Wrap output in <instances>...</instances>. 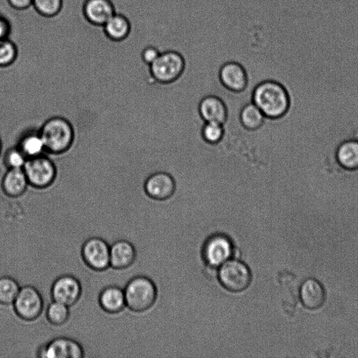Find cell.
<instances>
[{
    "mask_svg": "<svg viewBox=\"0 0 358 358\" xmlns=\"http://www.w3.org/2000/svg\"><path fill=\"white\" fill-rule=\"evenodd\" d=\"M3 151V143L1 139H0V156H1Z\"/></svg>",
    "mask_w": 358,
    "mask_h": 358,
    "instance_id": "cell-33",
    "label": "cell"
},
{
    "mask_svg": "<svg viewBox=\"0 0 358 358\" xmlns=\"http://www.w3.org/2000/svg\"><path fill=\"white\" fill-rule=\"evenodd\" d=\"M4 164L8 169H23L27 158L17 148H12L6 151L4 155Z\"/></svg>",
    "mask_w": 358,
    "mask_h": 358,
    "instance_id": "cell-29",
    "label": "cell"
},
{
    "mask_svg": "<svg viewBox=\"0 0 358 358\" xmlns=\"http://www.w3.org/2000/svg\"><path fill=\"white\" fill-rule=\"evenodd\" d=\"M47 319L51 325L61 326L65 325L70 319V306L59 302L52 300L48 306Z\"/></svg>",
    "mask_w": 358,
    "mask_h": 358,
    "instance_id": "cell-25",
    "label": "cell"
},
{
    "mask_svg": "<svg viewBox=\"0 0 358 358\" xmlns=\"http://www.w3.org/2000/svg\"><path fill=\"white\" fill-rule=\"evenodd\" d=\"M82 295L80 281L72 275H63L58 277L51 288L52 300L70 307L75 305Z\"/></svg>",
    "mask_w": 358,
    "mask_h": 358,
    "instance_id": "cell-13",
    "label": "cell"
},
{
    "mask_svg": "<svg viewBox=\"0 0 358 358\" xmlns=\"http://www.w3.org/2000/svg\"><path fill=\"white\" fill-rule=\"evenodd\" d=\"M18 56L16 43L10 38L0 39V67L12 65Z\"/></svg>",
    "mask_w": 358,
    "mask_h": 358,
    "instance_id": "cell-28",
    "label": "cell"
},
{
    "mask_svg": "<svg viewBox=\"0 0 358 358\" xmlns=\"http://www.w3.org/2000/svg\"><path fill=\"white\" fill-rule=\"evenodd\" d=\"M106 36L116 42L126 39L131 32V23L124 15L116 13L103 26Z\"/></svg>",
    "mask_w": 358,
    "mask_h": 358,
    "instance_id": "cell-20",
    "label": "cell"
},
{
    "mask_svg": "<svg viewBox=\"0 0 358 358\" xmlns=\"http://www.w3.org/2000/svg\"><path fill=\"white\" fill-rule=\"evenodd\" d=\"M186 66V61L180 53L167 51L160 53L158 59L149 66V70L155 81L169 84L182 76Z\"/></svg>",
    "mask_w": 358,
    "mask_h": 358,
    "instance_id": "cell-4",
    "label": "cell"
},
{
    "mask_svg": "<svg viewBox=\"0 0 358 358\" xmlns=\"http://www.w3.org/2000/svg\"><path fill=\"white\" fill-rule=\"evenodd\" d=\"M218 277L222 287L233 293L244 291L252 279L249 266L237 258H231L220 266Z\"/></svg>",
    "mask_w": 358,
    "mask_h": 358,
    "instance_id": "cell-5",
    "label": "cell"
},
{
    "mask_svg": "<svg viewBox=\"0 0 358 358\" xmlns=\"http://www.w3.org/2000/svg\"><path fill=\"white\" fill-rule=\"evenodd\" d=\"M198 114L204 122L225 123L229 118V107L221 98L216 95L203 97L198 105Z\"/></svg>",
    "mask_w": 358,
    "mask_h": 358,
    "instance_id": "cell-14",
    "label": "cell"
},
{
    "mask_svg": "<svg viewBox=\"0 0 358 358\" xmlns=\"http://www.w3.org/2000/svg\"><path fill=\"white\" fill-rule=\"evenodd\" d=\"M17 148L27 159L43 155L46 151L39 131L25 134L19 140Z\"/></svg>",
    "mask_w": 358,
    "mask_h": 358,
    "instance_id": "cell-22",
    "label": "cell"
},
{
    "mask_svg": "<svg viewBox=\"0 0 358 358\" xmlns=\"http://www.w3.org/2000/svg\"><path fill=\"white\" fill-rule=\"evenodd\" d=\"M9 5L14 10H26L32 6L33 0H8Z\"/></svg>",
    "mask_w": 358,
    "mask_h": 358,
    "instance_id": "cell-32",
    "label": "cell"
},
{
    "mask_svg": "<svg viewBox=\"0 0 358 358\" xmlns=\"http://www.w3.org/2000/svg\"><path fill=\"white\" fill-rule=\"evenodd\" d=\"M160 53L157 48L151 46L148 47L143 50L142 59L146 65L150 66L158 59Z\"/></svg>",
    "mask_w": 358,
    "mask_h": 358,
    "instance_id": "cell-30",
    "label": "cell"
},
{
    "mask_svg": "<svg viewBox=\"0 0 358 358\" xmlns=\"http://www.w3.org/2000/svg\"><path fill=\"white\" fill-rule=\"evenodd\" d=\"M32 7L39 15L53 18L62 11L63 0H33Z\"/></svg>",
    "mask_w": 358,
    "mask_h": 358,
    "instance_id": "cell-27",
    "label": "cell"
},
{
    "mask_svg": "<svg viewBox=\"0 0 358 358\" xmlns=\"http://www.w3.org/2000/svg\"><path fill=\"white\" fill-rule=\"evenodd\" d=\"M45 149L52 154H61L72 147L74 132L72 124L62 117H54L45 122L39 130Z\"/></svg>",
    "mask_w": 358,
    "mask_h": 358,
    "instance_id": "cell-2",
    "label": "cell"
},
{
    "mask_svg": "<svg viewBox=\"0 0 358 358\" xmlns=\"http://www.w3.org/2000/svg\"><path fill=\"white\" fill-rule=\"evenodd\" d=\"M336 158L344 169H358V140H348L341 144L337 150Z\"/></svg>",
    "mask_w": 358,
    "mask_h": 358,
    "instance_id": "cell-21",
    "label": "cell"
},
{
    "mask_svg": "<svg viewBox=\"0 0 358 358\" xmlns=\"http://www.w3.org/2000/svg\"><path fill=\"white\" fill-rule=\"evenodd\" d=\"M12 25L9 19L0 13V39L10 38Z\"/></svg>",
    "mask_w": 358,
    "mask_h": 358,
    "instance_id": "cell-31",
    "label": "cell"
},
{
    "mask_svg": "<svg viewBox=\"0 0 358 358\" xmlns=\"http://www.w3.org/2000/svg\"><path fill=\"white\" fill-rule=\"evenodd\" d=\"M98 302L102 309L110 315H116L126 308L124 289L118 286L111 285L101 292Z\"/></svg>",
    "mask_w": 358,
    "mask_h": 358,
    "instance_id": "cell-18",
    "label": "cell"
},
{
    "mask_svg": "<svg viewBox=\"0 0 358 358\" xmlns=\"http://www.w3.org/2000/svg\"><path fill=\"white\" fill-rule=\"evenodd\" d=\"M36 356L41 358H81L85 356V351L77 341L60 337L39 346Z\"/></svg>",
    "mask_w": 358,
    "mask_h": 358,
    "instance_id": "cell-10",
    "label": "cell"
},
{
    "mask_svg": "<svg viewBox=\"0 0 358 358\" xmlns=\"http://www.w3.org/2000/svg\"><path fill=\"white\" fill-rule=\"evenodd\" d=\"M234 245L225 235L211 236L204 243L202 256L207 266L219 267L234 256Z\"/></svg>",
    "mask_w": 358,
    "mask_h": 358,
    "instance_id": "cell-9",
    "label": "cell"
},
{
    "mask_svg": "<svg viewBox=\"0 0 358 358\" xmlns=\"http://www.w3.org/2000/svg\"><path fill=\"white\" fill-rule=\"evenodd\" d=\"M12 305L19 318L25 322H32L41 315L44 301L41 292L35 286L26 285L21 287Z\"/></svg>",
    "mask_w": 358,
    "mask_h": 358,
    "instance_id": "cell-7",
    "label": "cell"
},
{
    "mask_svg": "<svg viewBox=\"0 0 358 358\" xmlns=\"http://www.w3.org/2000/svg\"><path fill=\"white\" fill-rule=\"evenodd\" d=\"M218 78L222 85L229 92L235 94L244 93L249 83L246 68L240 63L229 61L223 64L218 72Z\"/></svg>",
    "mask_w": 358,
    "mask_h": 358,
    "instance_id": "cell-11",
    "label": "cell"
},
{
    "mask_svg": "<svg viewBox=\"0 0 358 358\" xmlns=\"http://www.w3.org/2000/svg\"><path fill=\"white\" fill-rule=\"evenodd\" d=\"M81 257L87 267L96 272H103L110 267V246L104 239L94 237L82 245Z\"/></svg>",
    "mask_w": 358,
    "mask_h": 358,
    "instance_id": "cell-8",
    "label": "cell"
},
{
    "mask_svg": "<svg viewBox=\"0 0 358 358\" xmlns=\"http://www.w3.org/2000/svg\"><path fill=\"white\" fill-rule=\"evenodd\" d=\"M29 183L23 169H8L2 182L4 193L10 198H19L27 190Z\"/></svg>",
    "mask_w": 358,
    "mask_h": 358,
    "instance_id": "cell-19",
    "label": "cell"
},
{
    "mask_svg": "<svg viewBox=\"0 0 358 358\" xmlns=\"http://www.w3.org/2000/svg\"><path fill=\"white\" fill-rule=\"evenodd\" d=\"M145 191L151 199L165 201L175 193L176 184L174 178L169 173L158 171L152 173L145 182Z\"/></svg>",
    "mask_w": 358,
    "mask_h": 358,
    "instance_id": "cell-12",
    "label": "cell"
},
{
    "mask_svg": "<svg viewBox=\"0 0 358 358\" xmlns=\"http://www.w3.org/2000/svg\"><path fill=\"white\" fill-rule=\"evenodd\" d=\"M21 287L14 277L9 275L0 277V305H12Z\"/></svg>",
    "mask_w": 358,
    "mask_h": 358,
    "instance_id": "cell-24",
    "label": "cell"
},
{
    "mask_svg": "<svg viewBox=\"0 0 358 358\" xmlns=\"http://www.w3.org/2000/svg\"><path fill=\"white\" fill-rule=\"evenodd\" d=\"M126 307L134 312H144L155 303L157 289L149 278L139 276L131 279L124 288Z\"/></svg>",
    "mask_w": 358,
    "mask_h": 358,
    "instance_id": "cell-3",
    "label": "cell"
},
{
    "mask_svg": "<svg viewBox=\"0 0 358 358\" xmlns=\"http://www.w3.org/2000/svg\"><path fill=\"white\" fill-rule=\"evenodd\" d=\"M251 100L266 118L273 120L284 117L291 107L287 89L275 80H265L258 83L253 91Z\"/></svg>",
    "mask_w": 358,
    "mask_h": 358,
    "instance_id": "cell-1",
    "label": "cell"
},
{
    "mask_svg": "<svg viewBox=\"0 0 358 358\" xmlns=\"http://www.w3.org/2000/svg\"><path fill=\"white\" fill-rule=\"evenodd\" d=\"M23 169L29 185L36 189L49 187L54 183L56 176L54 163L43 154L27 159Z\"/></svg>",
    "mask_w": 358,
    "mask_h": 358,
    "instance_id": "cell-6",
    "label": "cell"
},
{
    "mask_svg": "<svg viewBox=\"0 0 358 358\" xmlns=\"http://www.w3.org/2000/svg\"><path fill=\"white\" fill-rule=\"evenodd\" d=\"M201 136L204 142L209 145H217L225 136L224 124L216 122H204L201 128Z\"/></svg>",
    "mask_w": 358,
    "mask_h": 358,
    "instance_id": "cell-26",
    "label": "cell"
},
{
    "mask_svg": "<svg viewBox=\"0 0 358 358\" xmlns=\"http://www.w3.org/2000/svg\"><path fill=\"white\" fill-rule=\"evenodd\" d=\"M136 248L129 241L120 240L110 246V267L122 271L129 268L136 261Z\"/></svg>",
    "mask_w": 358,
    "mask_h": 358,
    "instance_id": "cell-17",
    "label": "cell"
},
{
    "mask_svg": "<svg viewBox=\"0 0 358 358\" xmlns=\"http://www.w3.org/2000/svg\"><path fill=\"white\" fill-rule=\"evenodd\" d=\"M299 297L305 308L309 310H317L324 305L327 295L324 286L319 281L308 278L300 286Z\"/></svg>",
    "mask_w": 358,
    "mask_h": 358,
    "instance_id": "cell-16",
    "label": "cell"
},
{
    "mask_svg": "<svg viewBox=\"0 0 358 358\" xmlns=\"http://www.w3.org/2000/svg\"><path fill=\"white\" fill-rule=\"evenodd\" d=\"M116 13L111 0H85L83 6L85 20L98 27H103Z\"/></svg>",
    "mask_w": 358,
    "mask_h": 358,
    "instance_id": "cell-15",
    "label": "cell"
},
{
    "mask_svg": "<svg viewBox=\"0 0 358 358\" xmlns=\"http://www.w3.org/2000/svg\"><path fill=\"white\" fill-rule=\"evenodd\" d=\"M239 119L242 126L247 130L260 129L265 123L266 117L252 102L246 104L240 110Z\"/></svg>",
    "mask_w": 358,
    "mask_h": 358,
    "instance_id": "cell-23",
    "label": "cell"
}]
</instances>
